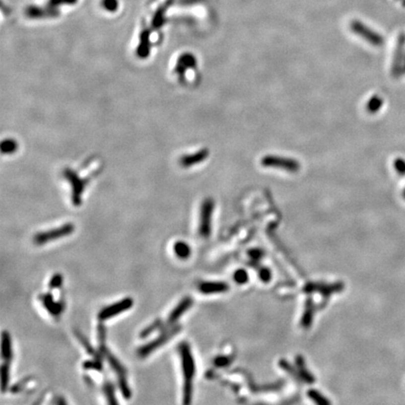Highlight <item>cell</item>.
I'll return each mask as SVG.
<instances>
[{
  "mask_svg": "<svg viewBox=\"0 0 405 405\" xmlns=\"http://www.w3.org/2000/svg\"><path fill=\"white\" fill-rule=\"evenodd\" d=\"M103 7L109 11H115L118 8L117 0H103Z\"/></svg>",
  "mask_w": 405,
  "mask_h": 405,
  "instance_id": "1f68e13d",
  "label": "cell"
},
{
  "mask_svg": "<svg viewBox=\"0 0 405 405\" xmlns=\"http://www.w3.org/2000/svg\"><path fill=\"white\" fill-rule=\"evenodd\" d=\"M18 144L12 139H6L1 143V151L3 154H11L16 151Z\"/></svg>",
  "mask_w": 405,
  "mask_h": 405,
  "instance_id": "cb8c5ba5",
  "label": "cell"
},
{
  "mask_svg": "<svg viewBox=\"0 0 405 405\" xmlns=\"http://www.w3.org/2000/svg\"><path fill=\"white\" fill-rule=\"evenodd\" d=\"M193 304H194V300H193L192 297H190V296H186V297H184V298L175 307V309H174L172 312H170L167 320L165 321V322H163L161 331H163V330H165V329H169V328L175 326L176 323L178 321V319H179L186 312H188V311L190 310V308L193 306Z\"/></svg>",
  "mask_w": 405,
  "mask_h": 405,
  "instance_id": "8fae6325",
  "label": "cell"
},
{
  "mask_svg": "<svg viewBox=\"0 0 405 405\" xmlns=\"http://www.w3.org/2000/svg\"><path fill=\"white\" fill-rule=\"evenodd\" d=\"M405 192H404V197H405Z\"/></svg>",
  "mask_w": 405,
  "mask_h": 405,
  "instance_id": "e575fe53",
  "label": "cell"
},
{
  "mask_svg": "<svg viewBox=\"0 0 405 405\" xmlns=\"http://www.w3.org/2000/svg\"><path fill=\"white\" fill-rule=\"evenodd\" d=\"M309 396H310V398L312 399V401L315 402L316 404H319V405H322V404H329V401L326 400L325 397L323 396L322 394H320L319 392H317L316 390L310 391V392H309Z\"/></svg>",
  "mask_w": 405,
  "mask_h": 405,
  "instance_id": "f1b7e54d",
  "label": "cell"
},
{
  "mask_svg": "<svg viewBox=\"0 0 405 405\" xmlns=\"http://www.w3.org/2000/svg\"><path fill=\"white\" fill-rule=\"evenodd\" d=\"M383 104H384V100L378 95H374L369 101H367L366 110L370 114H376L383 107Z\"/></svg>",
  "mask_w": 405,
  "mask_h": 405,
  "instance_id": "ffe728a7",
  "label": "cell"
},
{
  "mask_svg": "<svg viewBox=\"0 0 405 405\" xmlns=\"http://www.w3.org/2000/svg\"><path fill=\"white\" fill-rule=\"evenodd\" d=\"M260 278H261L262 280H264V281H268V280L270 279V273L268 271V270H264V271L262 270Z\"/></svg>",
  "mask_w": 405,
  "mask_h": 405,
  "instance_id": "d6a6232c",
  "label": "cell"
},
{
  "mask_svg": "<svg viewBox=\"0 0 405 405\" xmlns=\"http://www.w3.org/2000/svg\"><path fill=\"white\" fill-rule=\"evenodd\" d=\"M162 325H163V321L161 320V319H157V320L152 322L150 325H148L146 328H144L141 331L140 338H145L149 337L155 331L161 330Z\"/></svg>",
  "mask_w": 405,
  "mask_h": 405,
  "instance_id": "7402d4cb",
  "label": "cell"
},
{
  "mask_svg": "<svg viewBox=\"0 0 405 405\" xmlns=\"http://www.w3.org/2000/svg\"><path fill=\"white\" fill-rule=\"evenodd\" d=\"M194 67H196V59L192 54L186 53L179 57V59L177 60V65H176L175 71L178 75L182 77L184 76V73L187 69Z\"/></svg>",
  "mask_w": 405,
  "mask_h": 405,
  "instance_id": "5bb4252c",
  "label": "cell"
},
{
  "mask_svg": "<svg viewBox=\"0 0 405 405\" xmlns=\"http://www.w3.org/2000/svg\"><path fill=\"white\" fill-rule=\"evenodd\" d=\"M99 351L101 352L103 357L107 360V362L112 368V370L116 372L117 374V379H118V388L120 389L123 397L129 400L132 397V391L129 386L128 380H127L126 368L123 366V364L118 360V358L112 354L109 351V349L106 347L105 343H101L99 347Z\"/></svg>",
  "mask_w": 405,
  "mask_h": 405,
  "instance_id": "7a4b0ae2",
  "label": "cell"
},
{
  "mask_svg": "<svg viewBox=\"0 0 405 405\" xmlns=\"http://www.w3.org/2000/svg\"><path fill=\"white\" fill-rule=\"evenodd\" d=\"M394 168L398 175L404 177L405 176V160L403 158H397L394 160Z\"/></svg>",
  "mask_w": 405,
  "mask_h": 405,
  "instance_id": "83f0119b",
  "label": "cell"
},
{
  "mask_svg": "<svg viewBox=\"0 0 405 405\" xmlns=\"http://www.w3.org/2000/svg\"><path fill=\"white\" fill-rule=\"evenodd\" d=\"M74 333H75L77 338L79 339V341L81 342L82 346L84 347V349H85V351L87 352V354L92 355L93 358L102 360V354H101V352H100V351L97 352V351L95 350V348L91 345V343L88 341V339L84 337V335H83L81 332H79V331L76 330Z\"/></svg>",
  "mask_w": 405,
  "mask_h": 405,
  "instance_id": "ac0fdd59",
  "label": "cell"
},
{
  "mask_svg": "<svg viewBox=\"0 0 405 405\" xmlns=\"http://www.w3.org/2000/svg\"><path fill=\"white\" fill-rule=\"evenodd\" d=\"M134 306V300L131 297L123 298L122 300L116 303L111 304L107 307H104L98 313V319L101 322L109 320L113 317H116L119 313L126 312Z\"/></svg>",
  "mask_w": 405,
  "mask_h": 405,
  "instance_id": "9c48e42d",
  "label": "cell"
},
{
  "mask_svg": "<svg viewBox=\"0 0 405 405\" xmlns=\"http://www.w3.org/2000/svg\"></svg>",
  "mask_w": 405,
  "mask_h": 405,
  "instance_id": "8d00e7d4",
  "label": "cell"
},
{
  "mask_svg": "<svg viewBox=\"0 0 405 405\" xmlns=\"http://www.w3.org/2000/svg\"><path fill=\"white\" fill-rule=\"evenodd\" d=\"M56 400L53 402L54 404H56V405H61V404H66V401H64L63 400V398H59V397H57V398H55Z\"/></svg>",
  "mask_w": 405,
  "mask_h": 405,
  "instance_id": "836d02e7",
  "label": "cell"
},
{
  "mask_svg": "<svg viewBox=\"0 0 405 405\" xmlns=\"http://www.w3.org/2000/svg\"><path fill=\"white\" fill-rule=\"evenodd\" d=\"M209 155V151L205 148L200 149L199 151L192 153V154H187L180 158L179 163L182 167H192L196 164H199L202 162L203 160H206Z\"/></svg>",
  "mask_w": 405,
  "mask_h": 405,
  "instance_id": "4fadbf2b",
  "label": "cell"
},
{
  "mask_svg": "<svg viewBox=\"0 0 405 405\" xmlns=\"http://www.w3.org/2000/svg\"><path fill=\"white\" fill-rule=\"evenodd\" d=\"M0 376H1V390L6 392L9 385V363L4 361L0 368Z\"/></svg>",
  "mask_w": 405,
  "mask_h": 405,
  "instance_id": "44dd1931",
  "label": "cell"
},
{
  "mask_svg": "<svg viewBox=\"0 0 405 405\" xmlns=\"http://www.w3.org/2000/svg\"><path fill=\"white\" fill-rule=\"evenodd\" d=\"M405 34L401 33L397 40L396 49L393 56L392 61V74L395 77H400L405 72Z\"/></svg>",
  "mask_w": 405,
  "mask_h": 405,
  "instance_id": "30bf717a",
  "label": "cell"
},
{
  "mask_svg": "<svg viewBox=\"0 0 405 405\" xmlns=\"http://www.w3.org/2000/svg\"><path fill=\"white\" fill-rule=\"evenodd\" d=\"M261 165L266 168L278 169L282 171H286L289 173H296L298 172L301 165L300 163L292 158L278 156V155H267L262 158Z\"/></svg>",
  "mask_w": 405,
  "mask_h": 405,
  "instance_id": "277c9868",
  "label": "cell"
},
{
  "mask_svg": "<svg viewBox=\"0 0 405 405\" xmlns=\"http://www.w3.org/2000/svg\"><path fill=\"white\" fill-rule=\"evenodd\" d=\"M150 51V41H149V33L147 31H143L140 37V43L136 50V54L139 58L145 59L149 56Z\"/></svg>",
  "mask_w": 405,
  "mask_h": 405,
  "instance_id": "e0dca14e",
  "label": "cell"
},
{
  "mask_svg": "<svg viewBox=\"0 0 405 405\" xmlns=\"http://www.w3.org/2000/svg\"><path fill=\"white\" fill-rule=\"evenodd\" d=\"M214 201L211 198L203 200L200 211V222H199V234L202 237L207 238L211 235V222L214 211Z\"/></svg>",
  "mask_w": 405,
  "mask_h": 405,
  "instance_id": "ba28073f",
  "label": "cell"
},
{
  "mask_svg": "<svg viewBox=\"0 0 405 405\" xmlns=\"http://www.w3.org/2000/svg\"><path fill=\"white\" fill-rule=\"evenodd\" d=\"M101 361L102 360L93 358L92 360H87V361L83 363V367H84V370H91V371L101 372L103 370V366H102Z\"/></svg>",
  "mask_w": 405,
  "mask_h": 405,
  "instance_id": "d4e9b609",
  "label": "cell"
},
{
  "mask_svg": "<svg viewBox=\"0 0 405 405\" xmlns=\"http://www.w3.org/2000/svg\"><path fill=\"white\" fill-rule=\"evenodd\" d=\"M174 252L177 255V258L181 260H186L191 256L192 250L190 246L184 241H177L174 245Z\"/></svg>",
  "mask_w": 405,
  "mask_h": 405,
  "instance_id": "d6986e66",
  "label": "cell"
},
{
  "mask_svg": "<svg viewBox=\"0 0 405 405\" xmlns=\"http://www.w3.org/2000/svg\"><path fill=\"white\" fill-rule=\"evenodd\" d=\"M1 356L6 362L10 363L13 357L11 338L8 331H3L1 335Z\"/></svg>",
  "mask_w": 405,
  "mask_h": 405,
  "instance_id": "2e32d148",
  "label": "cell"
},
{
  "mask_svg": "<svg viewBox=\"0 0 405 405\" xmlns=\"http://www.w3.org/2000/svg\"><path fill=\"white\" fill-rule=\"evenodd\" d=\"M63 176L71 186V200L75 206L82 203V194H84V188L88 183L87 178H82L71 169L66 168L63 171Z\"/></svg>",
  "mask_w": 405,
  "mask_h": 405,
  "instance_id": "5b68a950",
  "label": "cell"
},
{
  "mask_svg": "<svg viewBox=\"0 0 405 405\" xmlns=\"http://www.w3.org/2000/svg\"><path fill=\"white\" fill-rule=\"evenodd\" d=\"M98 338H99L100 344L105 343V341H106V329L101 324L98 327Z\"/></svg>",
  "mask_w": 405,
  "mask_h": 405,
  "instance_id": "4dcf8cb0",
  "label": "cell"
},
{
  "mask_svg": "<svg viewBox=\"0 0 405 405\" xmlns=\"http://www.w3.org/2000/svg\"><path fill=\"white\" fill-rule=\"evenodd\" d=\"M350 29L352 32L360 37L365 42H369L372 46L381 47L385 42L384 38L379 33L373 31L371 27L364 25L360 21H352L350 24Z\"/></svg>",
  "mask_w": 405,
  "mask_h": 405,
  "instance_id": "52a82bcc",
  "label": "cell"
},
{
  "mask_svg": "<svg viewBox=\"0 0 405 405\" xmlns=\"http://www.w3.org/2000/svg\"><path fill=\"white\" fill-rule=\"evenodd\" d=\"M40 301L42 302L44 309L50 313L52 316H59L61 314L64 310V303L63 301H55L53 295L50 293L48 294H43L39 296Z\"/></svg>",
  "mask_w": 405,
  "mask_h": 405,
  "instance_id": "7c38bea8",
  "label": "cell"
},
{
  "mask_svg": "<svg viewBox=\"0 0 405 405\" xmlns=\"http://www.w3.org/2000/svg\"><path fill=\"white\" fill-rule=\"evenodd\" d=\"M181 357L182 371L184 377L183 386V404L189 405L193 399V379L195 374V362L191 347L187 342H181L178 346Z\"/></svg>",
  "mask_w": 405,
  "mask_h": 405,
  "instance_id": "6da1fadb",
  "label": "cell"
},
{
  "mask_svg": "<svg viewBox=\"0 0 405 405\" xmlns=\"http://www.w3.org/2000/svg\"><path fill=\"white\" fill-rule=\"evenodd\" d=\"M74 229L75 228L72 223H65L60 227L51 229L45 232H41L34 236V243L36 245L47 244L59 238L71 235Z\"/></svg>",
  "mask_w": 405,
  "mask_h": 405,
  "instance_id": "8992f818",
  "label": "cell"
},
{
  "mask_svg": "<svg viewBox=\"0 0 405 405\" xmlns=\"http://www.w3.org/2000/svg\"></svg>",
  "mask_w": 405,
  "mask_h": 405,
  "instance_id": "d590c367",
  "label": "cell"
},
{
  "mask_svg": "<svg viewBox=\"0 0 405 405\" xmlns=\"http://www.w3.org/2000/svg\"><path fill=\"white\" fill-rule=\"evenodd\" d=\"M180 330H181V327L178 326V325H175V326H173V327H171L169 329L161 331L159 337L156 338L155 339H153L149 342H147L146 344L141 346L137 350L138 356L141 357V358H144V357L148 356L154 351H156L157 349L160 348L163 344L168 342L169 340L171 338H173V337H175Z\"/></svg>",
  "mask_w": 405,
  "mask_h": 405,
  "instance_id": "3957f363",
  "label": "cell"
},
{
  "mask_svg": "<svg viewBox=\"0 0 405 405\" xmlns=\"http://www.w3.org/2000/svg\"><path fill=\"white\" fill-rule=\"evenodd\" d=\"M63 283V277L61 274H55L52 278H51L50 281H49V289L50 290H55V289H59L62 285Z\"/></svg>",
  "mask_w": 405,
  "mask_h": 405,
  "instance_id": "4316f807",
  "label": "cell"
},
{
  "mask_svg": "<svg viewBox=\"0 0 405 405\" xmlns=\"http://www.w3.org/2000/svg\"><path fill=\"white\" fill-rule=\"evenodd\" d=\"M248 277H249V276H248L247 272L243 270L236 271V274H235V279H236L238 283H244V282H246V281L248 280Z\"/></svg>",
  "mask_w": 405,
  "mask_h": 405,
  "instance_id": "f546056e",
  "label": "cell"
},
{
  "mask_svg": "<svg viewBox=\"0 0 405 405\" xmlns=\"http://www.w3.org/2000/svg\"><path fill=\"white\" fill-rule=\"evenodd\" d=\"M103 392H104V395L106 397L107 402L109 404H111V405L118 404V401L116 400V395H115V388H114L113 384L110 381L104 382Z\"/></svg>",
  "mask_w": 405,
  "mask_h": 405,
  "instance_id": "603a6c76",
  "label": "cell"
},
{
  "mask_svg": "<svg viewBox=\"0 0 405 405\" xmlns=\"http://www.w3.org/2000/svg\"><path fill=\"white\" fill-rule=\"evenodd\" d=\"M31 380H32V377H25L24 379L19 381L16 385H14V386L11 387V388H10V392L13 393V394L20 393V392L23 391V389L30 383Z\"/></svg>",
  "mask_w": 405,
  "mask_h": 405,
  "instance_id": "484cf974",
  "label": "cell"
},
{
  "mask_svg": "<svg viewBox=\"0 0 405 405\" xmlns=\"http://www.w3.org/2000/svg\"><path fill=\"white\" fill-rule=\"evenodd\" d=\"M229 286L227 283L220 282V281H206L202 282L199 285V290L202 294L210 295V294H219L226 292Z\"/></svg>",
  "mask_w": 405,
  "mask_h": 405,
  "instance_id": "9a60e30c",
  "label": "cell"
}]
</instances>
